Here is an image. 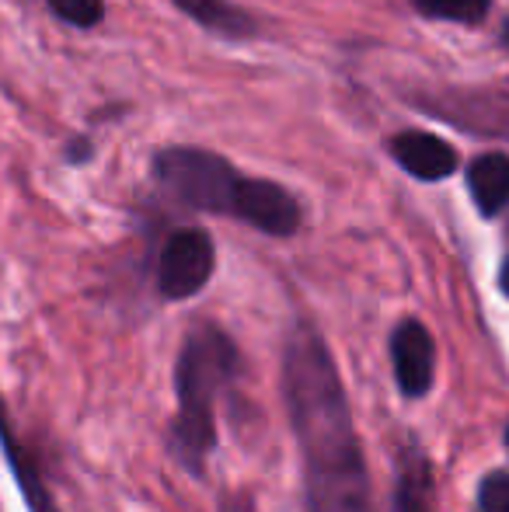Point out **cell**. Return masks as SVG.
I'll return each mask as SVG.
<instances>
[{
    "mask_svg": "<svg viewBox=\"0 0 509 512\" xmlns=\"http://www.w3.org/2000/svg\"><path fill=\"white\" fill-rule=\"evenodd\" d=\"M283 394L304 450L311 512H374L346 391L318 331L297 328L286 342Z\"/></svg>",
    "mask_w": 509,
    "mask_h": 512,
    "instance_id": "1",
    "label": "cell"
},
{
    "mask_svg": "<svg viewBox=\"0 0 509 512\" xmlns=\"http://www.w3.org/2000/svg\"><path fill=\"white\" fill-rule=\"evenodd\" d=\"M238 370L234 342L213 324H203L189 335L175 370L178 418H175V453L189 471H203L206 453L217 443L213 401L231 384Z\"/></svg>",
    "mask_w": 509,
    "mask_h": 512,
    "instance_id": "2",
    "label": "cell"
},
{
    "mask_svg": "<svg viewBox=\"0 0 509 512\" xmlns=\"http://www.w3.org/2000/svg\"><path fill=\"white\" fill-rule=\"evenodd\" d=\"M154 175L178 203L206 213H231L241 175L210 150L168 147L154 157Z\"/></svg>",
    "mask_w": 509,
    "mask_h": 512,
    "instance_id": "3",
    "label": "cell"
},
{
    "mask_svg": "<svg viewBox=\"0 0 509 512\" xmlns=\"http://www.w3.org/2000/svg\"><path fill=\"white\" fill-rule=\"evenodd\" d=\"M217 251L203 230H178L168 237L157 262V286L164 300H189L210 283Z\"/></svg>",
    "mask_w": 509,
    "mask_h": 512,
    "instance_id": "4",
    "label": "cell"
},
{
    "mask_svg": "<svg viewBox=\"0 0 509 512\" xmlns=\"http://www.w3.org/2000/svg\"><path fill=\"white\" fill-rule=\"evenodd\" d=\"M231 213L272 237H290V234H297V227H300L297 199H293L283 185L262 182V178H241L238 192H234Z\"/></svg>",
    "mask_w": 509,
    "mask_h": 512,
    "instance_id": "5",
    "label": "cell"
},
{
    "mask_svg": "<svg viewBox=\"0 0 509 512\" xmlns=\"http://www.w3.org/2000/svg\"><path fill=\"white\" fill-rule=\"evenodd\" d=\"M391 359H394V377H398V387L405 398L429 394L436 373V345L426 324L401 321L391 335Z\"/></svg>",
    "mask_w": 509,
    "mask_h": 512,
    "instance_id": "6",
    "label": "cell"
},
{
    "mask_svg": "<svg viewBox=\"0 0 509 512\" xmlns=\"http://www.w3.org/2000/svg\"><path fill=\"white\" fill-rule=\"evenodd\" d=\"M391 157L408 171L412 178L422 182H440L457 171V150L450 143H443L433 133H419V129H408L391 140Z\"/></svg>",
    "mask_w": 509,
    "mask_h": 512,
    "instance_id": "7",
    "label": "cell"
},
{
    "mask_svg": "<svg viewBox=\"0 0 509 512\" xmlns=\"http://www.w3.org/2000/svg\"><path fill=\"white\" fill-rule=\"evenodd\" d=\"M468 189L475 206L485 216H496L509 206V157L506 154H482L468 168Z\"/></svg>",
    "mask_w": 509,
    "mask_h": 512,
    "instance_id": "8",
    "label": "cell"
},
{
    "mask_svg": "<svg viewBox=\"0 0 509 512\" xmlns=\"http://www.w3.org/2000/svg\"><path fill=\"white\" fill-rule=\"evenodd\" d=\"M175 4L192 21H199L217 35H227V39H245V35L255 32V18L231 0H175Z\"/></svg>",
    "mask_w": 509,
    "mask_h": 512,
    "instance_id": "9",
    "label": "cell"
},
{
    "mask_svg": "<svg viewBox=\"0 0 509 512\" xmlns=\"http://www.w3.org/2000/svg\"><path fill=\"white\" fill-rule=\"evenodd\" d=\"M394 512H436V485L426 457L415 453L401 464L398 492H394Z\"/></svg>",
    "mask_w": 509,
    "mask_h": 512,
    "instance_id": "10",
    "label": "cell"
},
{
    "mask_svg": "<svg viewBox=\"0 0 509 512\" xmlns=\"http://www.w3.org/2000/svg\"><path fill=\"white\" fill-rule=\"evenodd\" d=\"M415 11L426 18H443V21H461V25H478L489 14L492 0H412Z\"/></svg>",
    "mask_w": 509,
    "mask_h": 512,
    "instance_id": "11",
    "label": "cell"
},
{
    "mask_svg": "<svg viewBox=\"0 0 509 512\" xmlns=\"http://www.w3.org/2000/svg\"><path fill=\"white\" fill-rule=\"evenodd\" d=\"M49 7L74 28H95L105 18L102 0H49Z\"/></svg>",
    "mask_w": 509,
    "mask_h": 512,
    "instance_id": "12",
    "label": "cell"
},
{
    "mask_svg": "<svg viewBox=\"0 0 509 512\" xmlns=\"http://www.w3.org/2000/svg\"><path fill=\"white\" fill-rule=\"evenodd\" d=\"M478 509L482 512H509V471H496L478 488Z\"/></svg>",
    "mask_w": 509,
    "mask_h": 512,
    "instance_id": "13",
    "label": "cell"
},
{
    "mask_svg": "<svg viewBox=\"0 0 509 512\" xmlns=\"http://www.w3.org/2000/svg\"><path fill=\"white\" fill-rule=\"evenodd\" d=\"M499 286H503V293L509 297V258L503 262V272H499Z\"/></svg>",
    "mask_w": 509,
    "mask_h": 512,
    "instance_id": "14",
    "label": "cell"
},
{
    "mask_svg": "<svg viewBox=\"0 0 509 512\" xmlns=\"http://www.w3.org/2000/svg\"><path fill=\"white\" fill-rule=\"evenodd\" d=\"M503 42H506V49H509V18H506V25H503Z\"/></svg>",
    "mask_w": 509,
    "mask_h": 512,
    "instance_id": "15",
    "label": "cell"
},
{
    "mask_svg": "<svg viewBox=\"0 0 509 512\" xmlns=\"http://www.w3.org/2000/svg\"><path fill=\"white\" fill-rule=\"evenodd\" d=\"M506 443H509V432H506Z\"/></svg>",
    "mask_w": 509,
    "mask_h": 512,
    "instance_id": "16",
    "label": "cell"
}]
</instances>
